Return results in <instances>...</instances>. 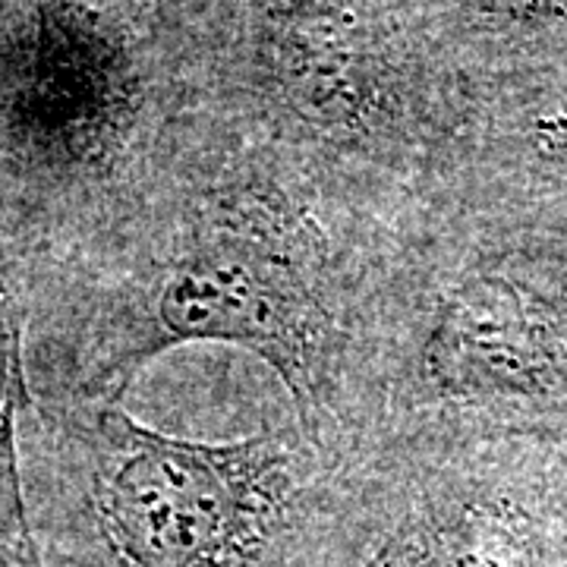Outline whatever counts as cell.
Returning <instances> with one entry per match:
<instances>
[{
  "instance_id": "cell-1",
  "label": "cell",
  "mask_w": 567,
  "mask_h": 567,
  "mask_svg": "<svg viewBox=\"0 0 567 567\" xmlns=\"http://www.w3.org/2000/svg\"><path fill=\"white\" fill-rule=\"evenodd\" d=\"M324 328L322 303L293 256L256 230L215 227L164 271L136 341L114 360L111 398L158 353L199 341L252 350L297 401L316 404Z\"/></svg>"
},
{
  "instance_id": "cell-2",
  "label": "cell",
  "mask_w": 567,
  "mask_h": 567,
  "mask_svg": "<svg viewBox=\"0 0 567 567\" xmlns=\"http://www.w3.org/2000/svg\"><path fill=\"white\" fill-rule=\"evenodd\" d=\"M425 372L466 398L565 391L567 303L502 275L470 278L439 309Z\"/></svg>"
},
{
  "instance_id": "cell-3",
  "label": "cell",
  "mask_w": 567,
  "mask_h": 567,
  "mask_svg": "<svg viewBox=\"0 0 567 567\" xmlns=\"http://www.w3.org/2000/svg\"><path fill=\"white\" fill-rule=\"evenodd\" d=\"M22 300L0 259V546L20 567H44L39 539L29 520L20 473V416L29 404L22 357Z\"/></svg>"
},
{
  "instance_id": "cell-4",
  "label": "cell",
  "mask_w": 567,
  "mask_h": 567,
  "mask_svg": "<svg viewBox=\"0 0 567 567\" xmlns=\"http://www.w3.org/2000/svg\"><path fill=\"white\" fill-rule=\"evenodd\" d=\"M488 7L511 13V17H558L567 20V0H486Z\"/></svg>"
},
{
  "instance_id": "cell-5",
  "label": "cell",
  "mask_w": 567,
  "mask_h": 567,
  "mask_svg": "<svg viewBox=\"0 0 567 567\" xmlns=\"http://www.w3.org/2000/svg\"><path fill=\"white\" fill-rule=\"evenodd\" d=\"M0 567H20L13 558H10V551H7L3 546H0Z\"/></svg>"
}]
</instances>
